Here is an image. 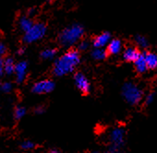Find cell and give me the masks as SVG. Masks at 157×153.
Masks as SVG:
<instances>
[{
    "instance_id": "cell-28",
    "label": "cell",
    "mask_w": 157,
    "mask_h": 153,
    "mask_svg": "<svg viewBox=\"0 0 157 153\" xmlns=\"http://www.w3.org/2000/svg\"><path fill=\"white\" fill-rule=\"evenodd\" d=\"M29 12H30V13H29V15H30V16H33V15H34L35 9H31V10H30Z\"/></svg>"
},
{
    "instance_id": "cell-15",
    "label": "cell",
    "mask_w": 157,
    "mask_h": 153,
    "mask_svg": "<svg viewBox=\"0 0 157 153\" xmlns=\"http://www.w3.org/2000/svg\"><path fill=\"white\" fill-rule=\"evenodd\" d=\"M107 54H108L105 48H94L92 51V57L97 61H102V60L105 59Z\"/></svg>"
},
{
    "instance_id": "cell-2",
    "label": "cell",
    "mask_w": 157,
    "mask_h": 153,
    "mask_svg": "<svg viewBox=\"0 0 157 153\" xmlns=\"http://www.w3.org/2000/svg\"><path fill=\"white\" fill-rule=\"evenodd\" d=\"M84 34V30L80 24H72L65 28L59 34V43L64 47H70L76 44Z\"/></svg>"
},
{
    "instance_id": "cell-16",
    "label": "cell",
    "mask_w": 157,
    "mask_h": 153,
    "mask_svg": "<svg viewBox=\"0 0 157 153\" xmlns=\"http://www.w3.org/2000/svg\"><path fill=\"white\" fill-rule=\"evenodd\" d=\"M15 62L12 58L8 57L4 60V73L7 75H12L15 71Z\"/></svg>"
},
{
    "instance_id": "cell-10",
    "label": "cell",
    "mask_w": 157,
    "mask_h": 153,
    "mask_svg": "<svg viewBox=\"0 0 157 153\" xmlns=\"http://www.w3.org/2000/svg\"><path fill=\"white\" fill-rule=\"evenodd\" d=\"M122 42L118 39H111L109 43L106 46V52L109 54L112 55H117L121 53L122 51Z\"/></svg>"
},
{
    "instance_id": "cell-7",
    "label": "cell",
    "mask_w": 157,
    "mask_h": 153,
    "mask_svg": "<svg viewBox=\"0 0 157 153\" xmlns=\"http://www.w3.org/2000/svg\"><path fill=\"white\" fill-rule=\"evenodd\" d=\"M74 82L77 89L82 93H89L91 91V83L87 76L82 73H77L74 76Z\"/></svg>"
},
{
    "instance_id": "cell-1",
    "label": "cell",
    "mask_w": 157,
    "mask_h": 153,
    "mask_svg": "<svg viewBox=\"0 0 157 153\" xmlns=\"http://www.w3.org/2000/svg\"><path fill=\"white\" fill-rule=\"evenodd\" d=\"M81 62L80 54L76 50H69L62 54L54 64L53 73L56 76H63L72 73Z\"/></svg>"
},
{
    "instance_id": "cell-22",
    "label": "cell",
    "mask_w": 157,
    "mask_h": 153,
    "mask_svg": "<svg viewBox=\"0 0 157 153\" xmlns=\"http://www.w3.org/2000/svg\"><path fill=\"white\" fill-rule=\"evenodd\" d=\"M0 89H1L4 92L9 93V92H10V91H12V89H13V85H12L10 82L7 81V82H4L2 85H0Z\"/></svg>"
},
{
    "instance_id": "cell-30",
    "label": "cell",
    "mask_w": 157,
    "mask_h": 153,
    "mask_svg": "<svg viewBox=\"0 0 157 153\" xmlns=\"http://www.w3.org/2000/svg\"><path fill=\"white\" fill-rule=\"evenodd\" d=\"M94 153H99V152H94Z\"/></svg>"
},
{
    "instance_id": "cell-27",
    "label": "cell",
    "mask_w": 157,
    "mask_h": 153,
    "mask_svg": "<svg viewBox=\"0 0 157 153\" xmlns=\"http://www.w3.org/2000/svg\"><path fill=\"white\" fill-rule=\"evenodd\" d=\"M49 153H60L59 152V150L57 149V148H51L50 150H49Z\"/></svg>"
},
{
    "instance_id": "cell-29",
    "label": "cell",
    "mask_w": 157,
    "mask_h": 153,
    "mask_svg": "<svg viewBox=\"0 0 157 153\" xmlns=\"http://www.w3.org/2000/svg\"><path fill=\"white\" fill-rule=\"evenodd\" d=\"M24 53V49H20V51H19V54H22Z\"/></svg>"
},
{
    "instance_id": "cell-17",
    "label": "cell",
    "mask_w": 157,
    "mask_h": 153,
    "mask_svg": "<svg viewBox=\"0 0 157 153\" xmlns=\"http://www.w3.org/2000/svg\"><path fill=\"white\" fill-rule=\"evenodd\" d=\"M56 54V49L53 48H46L44 50L42 51L41 53V57L44 60H51L53 59Z\"/></svg>"
},
{
    "instance_id": "cell-21",
    "label": "cell",
    "mask_w": 157,
    "mask_h": 153,
    "mask_svg": "<svg viewBox=\"0 0 157 153\" xmlns=\"http://www.w3.org/2000/svg\"><path fill=\"white\" fill-rule=\"evenodd\" d=\"M143 100H144V103L146 105H150L151 104L154 100H155V93L154 92H150L148 94H146L144 97H143Z\"/></svg>"
},
{
    "instance_id": "cell-25",
    "label": "cell",
    "mask_w": 157,
    "mask_h": 153,
    "mask_svg": "<svg viewBox=\"0 0 157 153\" xmlns=\"http://www.w3.org/2000/svg\"><path fill=\"white\" fill-rule=\"evenodd\" d=\"M6 53V46L3 43L0 42V57L3 56Z\"/></svg>"
},
{
    "instance_id": "cell-12",
    "label": "cell",
    "mask_w": 157,
    "mask_h": 153,
    "mask_svg": "<svg viewBox=\"0 0 157 153\" xmlns=\"http://www.w3.org/2000/svg\"><path fill=\"white\" fill-rule=\"evenodd\" d=\"M144 58L148 66V69L154 70L157 68V54L153 52H146L143 53Z\"/></svg>"
},
{
    "instance_id": "cell-26",
    "label": "cell",
    "mask_w": 157,
    "mask_h": 153,
    "mask_svg": "<svg viewBox=\"0 0 157 153\" xmlns=\"http://www.w3.org/2000/svg\"><path fill=\"white\" fill-rule=\"evenodd\" d=\"M4 73V60L0 57V76Z\"/></svg>"
},
{
    "instance_id": "cell-24",
    "label": "cell",
    "mask_w": 157,
    "mask_h": 153,
    "mask_svg": "<svg viewBox=\"0 0 157 153\" xmlns=\"http://www.w3.org/2000/svg\"><path fill=\"white\" fill-rule=\"evenodd\" d=\"M45 112V109L43 105H39V106H36L35 109H34V113L36 114H43Z\"/></svg>"
},
{
    "instance_id": "cell-8",
    "label": "cell",
    "mask_w": 157,
    "mask_h": 153,
    "mask_svg": "<svg viewBox=\"0 0 157 153\" xmlns=\"http://www.w3.org/2000/svg\"><path fill=\"white\" fill-rule=\"evenodd\" d=\"M28 71V63L26 61H21L16 64L15 65V76H16V81L18 83H22L26 76Z\"/></svg>"
},
{
    "instance_id": "cell-18",
    "label": "cell",
    "mask_w": 157,
    "mask_h": 153,
    "mask_svg": "<svg viewBox=\"0 0 157 153\" xmlns=\"http://www.w3.org/2000/svg\"><path fill=\"white\" fill-rule=\"evenodd\" d=\"M135 43L141 49H146L149 46V42L147 38L142 35H137L135 37Z\"/></svg>"
},
{
    "instance_id": "cell-6",
    "label": "cell",
    "mask_w": 157,
    "mask_h": 153,
    "mask_svg": "<svg viewBox=\"0 0 157 153\" xmlns=\"http://www.w3.org/2000/svg\"><path fill=\"white\" fill-rule=\"evenodd\" d=\"M54 89H55L54 81L50 80H43L34 83L32 88V91L35 94L42 95V94H47L52 92Z\"/></svg>"
},
{
    "instance_id": "cell-3",
    "label": "cell",
    "mask_w": 157,
    "mask_h": 153,
    "mask_svg": "<svg viewBox=\"0 0 157 153\" xmlns=\"http://www.w3.org/2000/svg\"><path fill=\"white\" fill-rule=\"evenodd\" d=\"M122 97L130 105H138L143 100L142 90L133 82H127L123 85L121 91Z\"/></svg>"
},
{
    "instance_id": "cell-9",
    "label": "cell",
    "mask_w": 157,
    "mask_h": 153,
    "mask_svg": "<svg viewBox=\"0 0 157 153\" xmlns=\"http://www.w3.org/2000/svg\"><path fill=\"white\" fill-rule=\"evenodd\" d=\"M111 41V34L109 32H103L94 39V48H105Z\"/></svg>"
},
{
    "instance_id": "cell-20",
    "label": "cell",
    "mask_w": 157,
    "mask_h": 153,
    "mask_svg": "<svg viewBox=\"0 0 157 153\" xmlns=\"http://www.w3.org/2000/svg\"><path fill=\"white\" fill-rule=\"evenodd\" d=\"M35 143L32 140H24L21 144V147L24 150H32L35 147Z\"/></svg>"
},
{
    "instance_id": "cell-4",
    "label": "cell",
    "mask_w": 157,
    "mask_h": 153,
    "mask_svg": "<svg viewBox=\"0 0 157 153\" xmlns=\"http://www.w3.org/2000/svg\"><path fill=\"white\" fill-rule=\"evenodd\" d=\"M47 32L46 26L42 22H37L33 25V27L24 32L23 41L26 43H33L41 39H43Z\"/></svg>"
},
{
    "instance_id": "cell-14",
    "label": "cell",
    "mask_w": 157,
    "mask_h": 153,
    "mask_svg": "<svg viewBox=\"0 0 157 153\" xmlns=\"http://www.w3.org/2000/svg\"><path fill=\"white\" fill-rule=\"evenodd\" d=\"M33 24L34 23L33 22L32 19L30 17H27V16L21 17L20 19V21H19V26L21 28V30L23 31L24 32H26L27 31H29L33 27Z\"/></svg>"
},
{
    "instance_id": "cell-13",
    "label": "cell",
    "mask_w": 157,
    "mask_h": 153,
    "mask_svg": "<svg viewBox=\"0 0 157 153\" xmlns=\"http://www.w3.org/2000/svg\"><path fill=\"white\" fill-rule=\"evenodd\" d=\"M134 66H135L136 71L139 74H144L148 70V66H147L143 54H140V56L136 59V61L134 62Z\"/></svg>"
},
{
    "instance_id": "cell-19",
    "label": "cell",
    "mask_w": 157,
    "mask_h": 153,
    "mask_svg": "<svg viewBox=\"0 0 157 153\" xmlns=\"http://www.w3.org/2000/svg\"><path fill=\"white\" fill-rule=\"evenodd\" d=\"M26 114V108L23 106H17L14 111V116L17 120L23 118Z\"/></svg>"
},
{
    "instance_id": "cell-5",
    "label": "cell",
    "mask_w": 157,
    "mask_h": 153,
    "mask_svg": "<svg viewBox=\"0 0 157 153\" xmlns=\"http://www.w3.org/2000/svg\"><path fill=\"white\" fill-rule=\"evenodd\" d=\"M109 147L122 149L126 141V130L123 126H116L110 132L108 136Z\"/></svg>"
},
{
    "instance_id": "cell-23",
    "label": "cell",
    "mask_w": 157,
    "mask_h": 153,
    "mask_svg": "<svg viewBox=\"0 0 157 153\" xmlns=\"http://www.w3.org/2000/svg\"><path fill=\"white\" fill-rule=\"evenodd\" d=\"M88 47H89V43L86 41H82L80 43H78V49L81 51H85L88 49Z\"/></svg>"
},
{
    "instance_id": "cell-11",
    "label": "cell",
    "mask_w": 157,
    "mask_h": 153,
    "mask_svg": "<svg viewBox=\"0 0 157 153\" xmlns=\"http://www.w3.org/2000/svg\"><path fill=\"white\" fill-rule=\"evenodd\" d=\"M141 53L133 46H129L126 48L123 52V59L127 62H135L136 59L140 56Z\"/></svg>"
}]
</instances>
